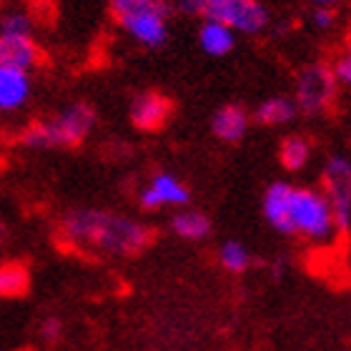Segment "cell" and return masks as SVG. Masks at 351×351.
<instances>
[{"mask_svg":"<svg viewBox=\"0 0 351 351\" xmlns=\"http://www.w3.org/2000/svg\"><path fill=\"white\" fill-rule=\"evenodd\" d=\"M28 289V271L21 263H3L0 266V296H21Z\"/></svg>","mask_w":351,"mask_h":351,"instance_id":"obj_17","label":"cell"},{"mask_svg":"<svg viewBox=\"0 0 351 351\" xmlns=\"http://www.w3.org/2000/svg\"><path fill=\"white\" fill-rule=\"evenodd\" d=\"M314 8H331V5H337L339 0H308Z\"/></svg>","mask_w":351,"mask_h":351,"instance_id":"obj_24","label":"cell"},{"mask_svg":"<svg viewBox=\"0 0 351 351\" xmlns=\"http://www.w3.org/2000/svg\"><path fill=\"white\" fill-rule=\"evenodd\" d=\"M178 10L221 23L243 36H256L271 21L269 8L261 0H178Z\"/></svg>","mask_w":351,"mask_h":351,"instance_id":"obj_3","label":"cell"},{"mask_svg":"<svg viewBox=\"0 0 351 351\" xmlns=\"http://www.w3.org/2000/svg\"><path fill=\"white\" fill-rule=\"evenodd\" d=\"M278 156H281V166L286 171H301L311 158V143L306 138H301V136H291V138H286L281 143Z\"/></svg>","mask_w":351,"mask_h":351,"instance_id":"obj_16","label":"cell"},{"mask_svg":"<svg viewBox=\"0 0 351 351\" xmlns=\"http://www.w3.org/2000/svg\"><path fill=\"white\" fill-rule=\"evenodd\" d=\"M30 90H33L30 73L0 66V113L21 110L30 101Z\"/></svg>","mask_w":351,"mask_h":351,"instance_id":"obj_11","label":"cell"},{"mask_svg":"<svg viewBox=\"0 0 351 351\" xmlns=\"http://www.w3.org/2000/svg\"><path fill=\"white\" fill-rule=\"evenodd\" d=\"M0 36H33V18L25 10H8L0 18Z\"/></svg>","mask_w":351,"mask_h":351,"instance_id":"obj_19","label":"cell"},{"mask_svg":"<svg viewBox=\"0 0 351 351\" xmlns=\"http://www.w3.org/2000/svg\"><path fill=\"white\" fill-rule=\"evenodd\" d=\"M198 45H201V51L213 56V58H223L236 48V33L221 23L204 21L198 28Z\"/></svg>","mask_w":351,"mask_h":351,"instance_id":"obj_13","label":"cell"},{"mask_svg":"<svg viewBox=\"0 0 351 351\" xmlns=\"http://www.w3.org/2000/svg\"><path fill=\"white\" fill-rule=\"evenodd\" d=\"M60 337H63V322L56 319V316H48V319L40 324V339H43L45 344H56Z\"/></svg>","mask_w":351,"mask_h":351,"instance_id":"obj_22","label":"cell"},{"mask_svg":"<svg viewBox=\"0 0 351 351\" xmlns=\"http://www.w3.org/2000/svg\"><path fill=\"white\" fill-rule=\"evenodd\" d=\"M296 110L306 116H319L329 108V103L337 95V78L331 73V66L311 63L296 75V90H293Z\"/></svg>","mask_w":351,"mask_h":351,"instance_id":"obj_5","label":"cell"},{"mask_svg":"<svg viewBox=\"0 0 351 351\" xmlns=\"http://www.w3.org/2000/svg\"><path fill=\"white\" fill-rule=\"evenodd\" d=\"M296 113L299 110H296V103L291 98L274 95V98H266L256 108V121L263 125H284V123H291Z\"/></svg>","mask_w":351,"mask_h":351,"instance_id":"obj_15","label":"cell"},{"mask_svg":"<svg viewBox=\"0 0 351 351\" xmlns=\"http://www.w3.org/2000/svg\"><path fill=\"white\" fill-rule=\"evenodd\" d=\"M289 226L291 236H304L308 241H326L334 236V213L324 191L291 186L289 191Z\"/></svg>","mask_w":351,"mask_h":351,"instance_id":"obj_4","label":"cell"},{"mask_svg":"<svg viewBox=\"0 0 351 351\" xmlns=\"http://www.w3.org/2000/svg\"><path fill=\"white\" fill-rule=\"evenodd\" d=\"M60 239L78 251L128 258L151 243L146 223L106 208H71L58 226Z\"/></svg>","mask_w":351,"mask_h":351,"instance_id":"obj_1","label":"cell"},{"mask_svg":"<svg viewBox=\"0 0 351 351\" xmlns=\"http://www.w3.org/2000/svg\"><path fill=\"white\" fill-rule=\"evenodd\" d=\"M171 231L183 241H201L211 234V219L204 211H193V208H181L171 219Z\"/></svg>","mask_w":351,"mask_h":351,"instance_id":"obj_14","label":"cell"},{"mask_svg":"<svg viewBox=\"0 0 351 351\" xmlns=\"http://www.w3.org/2000/svg\"><path fill=\"white\" fill-rule=\"evenodd\" d=\"M324 196L334 213L337 231L351 228V158L331 156L324 166Z\"/></svg>","mask_w":351,"mask_h":351,"instance_id":"obj_6","label":"cell"},{"mask_svg":"<svg viewBox=\"0 0 351 351\" xmlns=\"http://www.w3.org/2000/svg\"><path fill=\"white\" fill-rule=\"evenodd\" d=\"M171 5L169 0H158L156 5L138 10L133 15H125L121 21H116L128 36L143 48H161L169 40V18H171Z\"/></svg>","mask_w":351,"mask_h":351,"instance_id":"obj_7","label":"cell"},{"mask_svg":"<svg viewBox=\"0 0 351 351\" xmlns=\"http://www.w3.org/2000/svg\"><path fill=\"white\" fill-rule=\"evenodd\" d=\"M128 113H131V123L136 128H141V131H156L171 116V101L166 95L156 93V90H146V93L133 98Z\"/></svg>","mask_w":351,"mask_h":351,"instance_id":"obj_9","label":"cell"},{"mask_svg":"<svg viewBox=\"0 0 351 351\" xmlns=\"http://www.w3.org/2000/svg\"><path fill=\"white\" fill-rule=\"evenodd\" d=\"M331 73L337 78V86H351V51L339 56L337 63L331 66Z\"/></svg>","mask_w":351,"mask_h":351,"instance_id":"obj_21","label":"cell"},{"mask_svg":"<svg viewBox=\"0 0 351 351\" xmlns=\"http://www.w3.org/2000/svg\"><path fill=\"white\" fill-rule=\"evenodd\" d=\"M158 0H110V13L116 21L125 18V15H133L138 13V10H146V8L156 5Z\"/></svg>","mask_w":351,"mask_h":351,"instance_id":"obj_20","label":"cell"},{"mask_svg":"<svg viewBox=\"0 0 351 351\" xmlns=\"http://www.w3.org/2000/svg\"><path fill=\"white\" fill-rule=\"evenodd\" d=\"M311 23H314L316 30H331L334 25H337V13H334V8H314Z\"/></svg>","mask_w":351,"mask_h":351,"instance_id":"obj_23","label":"cell"},{"mask_svg":"<svg viewBox=\"0 0 351 351\" xmlns=\"http://www.w3.org/2000/svg\"><path fill=\"white\" fill-rule=\"evenodd\" d=\"M219 261L231 274H243L251 266V251L241 241H226L219 249Z\"/></svg>","mask_w":351,"mask_h":351,"instance_id":"obj_18","label":"cell"},{"mask_svg":"<svg viewBox=\"0 0 351 351\" xmlns=\"http://www.w3.org/2000/svg\"><path fill=\"white\" fill-rule=\"evenodd\" d=\"M95 125V110L88 103H71L58 116L38 121L23 133V143L28 148H71L78 146L90 136Z\"/></svg>","mask_w":351,"mask_h":351,"instance_id":"obj_2","label":"cell"},{"mask_svg":"<svg viewBox=\"0 0 351 351\" xmlns=\"http://www.w3.org/2000/svg\"><path fill=\"white\" fill-rule=\"evenodd\" d=\"M40 63V48L33 36H0V66L30 73Z\"/></svg>","mask_w":351,"mask_h":351,"instance_id":"obj_10","label":"cell"},{"mask_svg":"<svg viewBox=\"0 0 351 351\" xmlns=\"http://www.w3.org/2000/svg\"><path fill=\"white\" fill-rule=\"evenodd\" d=\"M211 131L216 138L226 141V143H239L249 131V113L241 106H221L211 118Z\"/></svg>","mask_w":351,"mask_h":351,"instance_id":"obj_12","label":"cell"},{"mask_svg":"<svg viewBox=\"0 0 351 351\" xmlns=\"http://www.w3.org/2000/svg\"><path fill=\"white\" fill-rule=\"evenodd\" d=\"M189 201H191L189 186L173 173H156L138 193V204H141V208H146V211L183 208Z\"/></svg>","mask_w":351,"mask_h":351,"instance_id":"obj_8","label":"cell"}]
</instances>
